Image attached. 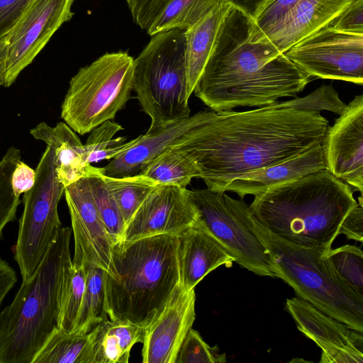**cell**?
Here are the masks:
<instances>
[{"mask_svg": "<svg viewBox=\"0 0 363 363\" xmlns=\"http://www.w3.org/2000/svg\"><path fill=\"white\" fill-rule=\"evenodd\" d=\"M178 257L181 286H195L211 271L221 265L230 267L234 258L197 222L179 234Z\"/></svg>", "mask_w": 363, "mask_h": 363, "instance_id": "ac0fdd59", "label": "cell"}, {"mask_svg": "<svg viewBox=\"0 0 363 363\" xmlns=\"http://www.w3.org/2000/svg\"><path fill=\"white\" fill-rule=\"evenodd\" d=\"M322 146L326 170L362 194V94L356 96L328 127Z\"/></svg>", "mask_w": 363, "mask_h": 363, "instance_id": "2e32d148", "label": "cell"}, {"mask_svg": "<svg viewBox=\"0 0 363 363\" xmlns=\"http://www.w3.org/2000/svg\"><path fill=\"white\" fill-rule=\"evenodd\" d=\"M217 346L211 347L198 331L190 328L179 349L175 363H223L225 353H220Z\"/></svg>", "mask_w": 363, "mask_h": 363, "instance_id": "d590c367", "label": "cell"}, {"mask_svg": "<svg viewBox=\"0 0 363 363\" xmlns=\"http://www.w3.org/2000/svg\"><path fill=\"white\" fill-rule=\"evenodd\" d=\"M285 308L300 332L321 349L320 363H362L363 335L298 296Z\"/></svg>", "mask_w": 363, "mask_h": 363, "instance_id": "9a60e30c", "label": "cell"}, {"mask_svg": "<svg viewBox=\"0 0 363 363\" xmlns=\"http://www.w3.org/2000/svg\"><path fill=\"white\" fill-rule=\"evenodd\" d=\"M196 222L234 258L235 263L255 274L276 277L262 242L243 220L238 200L208 188L189 190Z\"/></svg>", "mask_w": 363, "mask_h": 363, "instance_id": "30bf717a", "label": "cell"}, {"mask_svg": "<svg viewBox=\"0 0 363 363\" xmlns=\"http://www.w3.org/2000/svg\"><path fill=\"white\" fill-rule=\"evenodd\" d=\"M231 5L225 2L185 30L187 95L190 98L212 52L219 28Z\"/></svg>", "mask_w": 363, "mask_h": 363, "instance_id": "603a6c76", "label": "cell"}, {"mask_svg": "<svg viewBox=\"0 0 363 363\" xmlns=\"http://www.w3.org/2000/svg\"><path fill=\"white\" fill-rule=\"evenodd\" d=\"M30 134L53 148L57 177L65 186L101 172V167H94L86 162L84 144L65 123L60 122L51 127L42 122L32 128Z\"/></svg>", "mask_w": 363, "mask_h": 363, "instance_id": "7402d4cb", "label": "cell"}, {"mask_svg": "<svg viewBox=\"0 0 363 363\" xmlns=\"http://www.w3.org/2000/svg\"><path fill=\"white\" fill-rule=\"evenodd\" d=\"M159 185L186 188L193 178H199L194 161L182 150L171 145L149 162L138 173Z\"/></svg>", "mask_w": 363, "mask_h": 363, "instance_id": "484cf974", "label": "cell"}, {"mask_svg": "<svg viewBox=\"0 0 363 363\" xmlns=\"http://www.w3.org/2000/svg\"><path fill=\"white\" fill-rule=\"evenodd\" d=\"M7 42L6 38L0 40V86H4L6 72Z\"/></svg>", "mask_w": 363, "mask_h": 363, "instance_id": "f6af8a7d", "label": "cell"}, {"mask_svg": "<svg viewBox=\"0 0 363 363\" xmlns=\"http://www.w3.org/2000/svg\"><path fill=\"white\" fill-rule=\"evenodd\" d=\"M35 170L21 160L16 164L11 177V186L16 196L20 197L32 189L35 182Z\"/></svg>", "mask_w": 363, "mask_h": 363, "instance_id": "b9f144b4", "label": "cell"}, {"mask_svg": "<svg viewBox=\"0 0 363 363\" xmlns=\"http://www.w3.org/2000/svg\"><path fill=\"white\" fill-rule=\"evenodd\" d=\"M134 59L133 90L155 132L190 116L185 30L157 33Z\"/></svg>", "mask_w": 363, "mask_h": 363, "instance_id": "52a82bcc", "label": "cell"}, {"mask_svg": "<svg viewBox=\"0 0 363 363\" xmlns=\"http://www.w3.org/2000/svg\"><path fill=\"white\" fill-rule=\"evenodd\" d=\"M356 0H298L266 38L281 53L308 35L328 26Z\"/></svg>", "mask_w": 363, "mask_h": 363, "instance_id": "44dd1931", "label": "cell"}, {"mask_svg": "<svg viewBox=\"0 0 363 363\" xmlns=\"http://www.w3.org/2000/svg\"><path fill=\"white\" fill-rule=\"evenodd\" d=\"M252 28V20L230 6L193 92L212 111L268 106L311 81L268 40H253Z\"/></svg>", "mask_w": 363, "mask_h": 363, "instance_id": "7a4b0ae2", "label": "cell"}, {"mask_svg": "<svg viewBox=\"0 0 363 363\" xmlns=\"http://www.w3.org/2000/svg\"><path fill=\"white\" fill-rule=\"evenodd\" d=\"M326 169L322 144L287 160L234 179L225 191L236 193L241 199L257 196L268 189Z\"/></svg>", "mask_w": 363, "mask_h": 363, "instance_id": "ffe728a7", "label": "cell"}, {"mask_svg": "<svg viewBox=\"0 0 363 363\" xmlns=\"http://www.w3.org/2000/svg\"><path fill=\"white\" fill-rule=\"evenodd\" d=\"M343 234L348 239L362 243L363 241V206L362 196L357 203L346 215L340 229L339 235Z\"/></svg>", "mask_w": 363, "mask_h": 363, "instance_id": "60d3db41", "label": "cell"}, {"mask_svg": "<svg viewBox=\"0 0 363 363\" xmlns=\"http://www.w3.org/2000/svg\"><path fill=\"white\" fill-rule=\"evenodd\" d=\"M35 0H0V40L5 38Z\"/></svg>", "mask_w": 363, "mask_h": 363, "instance_id": "f35d334b", "label": "cell"}, {"mask_svg": "<svg viewBox=\"0 0 363 363\" xmlns=\"http://www.w3.org/2000/svg\"><path fill=\"white\" fill-rule=\"evenodd\" d=\"M269 0H227L234 8L240 10L243 13L254 21L260 11Z\"/></svg>", "mask_w": 363, "mask_h": 363, "instance_id": "ee69618b", "label": "cell"}, {"mask_svg": "<svg viewBox=\"0 0 363 363\" xmlns=\"http://www.w3.org/2000/svg\"><path fill=\"white\" fill-rule=\"evenodd\" d=\"M93 330V363H128L131 348L135 343H143L146 328L107 319Z\"/></svg>", "mask_w": 363, "mask_h": 363, "instance_id": "cb8c5ba5", "label": "cell"}, {"mask_svg": "<svg viewBox=\"0 0 363 363\" xmlns=\"http://www.w3.org/2000/svg\"><path fill=\"white\" fill-rule=\"evenodd\" d=\"M284 53L310 77L363 84V34L342 32L326 26Z\"/></svg>", "mask_w": 363, "mask_h": 363, "instance_id": "8fae6325", "label": "cell"}, {"mask_svg": "<svg viewBox=\"0 0 363 363\" xmlns=\"http://www.w3.org/2000/svg\"><path fill=\"white\" fill-rule=\"evenodd\" d=\"M35 170L34 186L23 194V210L13 247L22 280L33 274L62 226L58 204L65 186L57 177L52 147H46Z\"/></svg>", "mask_w": 363, "mask_h": 363, "instance_id": "9c48e42d", "label": "cell"}, {"mask_svg": "<svg viewBox=\"0 0 363 363\" xmlns=\"http://www.w3.org/2000/svg\"><path fill=\"white\" fill-rule=\"evenodd\" d=\"M196 210L189 190L177 186L160 185L145 199L125 226L119 241L165 234H180L195 224Z\"/></svg>", "mask_w": 363, "mask_h": 363, "instance_id": "5bb4252c", "label": "cell"}, {"mask_svg": "<svg viewBox=\"0 0 363 363\" xmlns=\"http://www.w3.org/2000/svg\"><path fill=\"white\" fill-rule=\"evenodd\" d=\"M94 330L79 334L56 328L33 363H93Z\"/></svg>", "mask_w": 363, "mask_h": 363, "instance_id": "d4e9b609", "label": "cell"}, {"mask_svg": "<svg viewBox=\"0 0 363 363\" xmlns=\"http://www.w3.org/2000/svg\"><path fill=\"white\" fill-rule=\"evenodd\" d=\"M21 160V152L17 147H10L0 160V240L6 225L16 219V212L21 203L11 186L13 171Z\"/></svg>", "mask_w": 363, "mask_h": 363, "instance_id": "d6a6232c", "label": "cell"}, {"mask_svg": "<svg viewBox=\"0 0 363 363\" xmlns=\"http://www.w3.org/2000/svg\"><path fill=\"white\" fill-rule=\"evenodd\" d=\"M64 194L71 218L76 267H99L115 278L112 259L115 245L94 203L88 177L65 187Z\"/></svg>", "mask_w": 363, "mask_h": 363, "instance_id": "7c38bea8", "label": "cell"}, {"mask_svg": "<svg viewBox=\"0 0 363 363\" xmlns=\"http://www.w3.org/2000/svg\"><path fill=\"white\" fill-rule=\"evenodd\" d=\"M72 229L61 227L33 274L0 312V363H33L52 333L69 281Z\"/></svg>", "mask_w": 363, "mask_h": 363, "instance_id": "5b68a950", "label": "cell"}, {"mask_svg": "<svg viewBox=\"0 0 363 363\" xmlns=\"http://www.w3.org/2000/svg\"><path fill=\"white\" fill-rule=\"evenodd\" d=\"M134 59L127 52H106L79 69L69 81L61 118L85 135L114 118L130 98Z\"/></svg>", "mask_w": 363, "mask_h": 363, "instance_id": "ba28073f", "label": "cell"}, {"mask_svg": "<svg viewBox=\"0 0 363 363\" xmlns=\"http://www.w3.org/2000/svg\"><path fill=\"white\" fill-rule=\"evenodd\" d=\"M121 130L123 128L120 124L111 121H105L92 130L83 145L86 162L91 164L104 160H112L131 147L138 137L127 143L125 137L114 138Z\"/></svg>", "mask_w": 363, "mask_h": 363, "instance_id": "f546056e", "label": "cell"}, {"mask_svg": "<svg viewBox=\"0 0 363 363\" xmlns=\"http://www.w3.org/2000/svg\"><path fill=\"white\" fill-rule=\"evenodd\" d=\"M179 235L118 241L112 259L116 277L106 272L105 310L111 320L147 328L179 284Z\"/></svg>", "mask_w": 363, "mask_h": 363, "instance_id": "277c9868", "label": "cell"}, {"mask_svg": "<svg viewBox=\"0 0 363 363\" xmlns=\"http://www.w3.org/2000/svg\"><path fill=\"white\" fill-rule=\"evenodd\" d=\"M327 256L339 277L363 298V252L356 245L330 249Z\"/></svg>", "mask_w": 363, "mask_h": 363, "instance_id": "4dcf8cb0", "label": "cell"}, {"mask_svg": "<svg viewBox=\"0 0 363 363\" xmlns=\"http://www.w3.org/2000/svg\"><path fill=\"white\" fill-rule=\"evenodd\" d=\"M239 212L262 242L269 255L276 277L327 315L363 333V298L339 277L323 247L291 243L267 230L255 217L250 206L238 200Z\"/></svg>", "mask_w": 363, "mask_h": 363, "instance_id": "8992f818", "label": "cell"}, {"mask_svg": "<svg viewBox=\"0 0 363 363\" xmlns=\"http://www.w3.org/2000/svg\"><path fill=\"white\" fill-rule=\"evenodd\" d=\"M298 0H269L252 21V38L266 39L286 18Z\"/></svg>", "mask_w": 363, "mask_h": 363, "instance_id": "8d00e7d4", "label": "cell"}, {"mask_svg": "<svg viewBox=\"0 0 363 363\" xmlns=\"http://www.w3.org/2000/svg\"><path fill=\"white\" fill-rule=\"evenodd\" d=\"M103 178L116 202L125 226L148 194L160 186L140 174L122 177L103 174Z\"/></svg>", "mask_w": 363, "mask_h": 363, "instance_id": "f1b7e54d", "label": "cell"}, {"mask_svg": "<svg viewBox=\"0 0 363 363\" xmlns=\"http://www.w3.org/2000/svg\"><path fill=\"white\" fill-rule=\"evenodd\" d=\"M103 171L88 177L91 194L106 228L116 243L122 236L125 224L116 202L103 178Z\"/></svg>", "mask_w": 363, "mask_h": 363, "instance_id": "1f68e13d", "label": "cell"}, {"mask_svg": "<svg viewBox=\"0 0 363 363\" xmlns=\"http://www.w3.org/2000/svg\"><path fill=\"white\" fill-rule=\"evenodd\" d=\"M171 0H126L134 22L148 30Z\"/></svg>", "mask_w": 363, "mask_h": 363, "instance_id": "74e56055", "label": "cell"}, {"mask_svg": "<svg viewBox=\"0 0 363 363\" xmlns=\"http://www.w3.org/2000/svg\"><path fill=\"white\" fill-rule=\"evenodd\" d=\"M269 106L315 112L325 110L340 115L346 108L347 104L340 99L332 85H322L306 96L296 97L286 101H278Z\"/></svg>", "mask_w": 363, "mask_h": 363, "instance_id": "e575fe53", "label": "cell"}, {"mask_svg": "<svg viewBox=\"0 0 363 363\" xmlns=\"http://www.w3.org/2000/svg\"><path fill=\"white\" fill-rule=\"evenodd\" d=\"M328 127V120L315 111L269 106L211 110L172 145L194 161L208 189L225 192L234 179L322 144Z\"/></svg>", "mask_w": 363, "mask_h": 363, "instance_id": "6da1fadb", "label": "cell"}, {"mask_svg": "<svg viewBox=\"0 0 363 363\" xmlns=\"http://www.w3.org/2000/svg\"><path fill=\"white\" fill-rule=\"evenodd\" d=\"M357 203L350 186L324 169L268 189L255 196L250 208L279 238L329 250Z\"/></svg>", "mask_w": 363, "mask_h": 363, "instance_id": "3957f363", "label": "cell"}, {"mask_svg": "<svg viewBox=\"0 0 363 363\" xmlns=\"http://www.w3.org/2000/svg\"><path fill=\"white\" fill-rule=\"evenodd\" d=\"M227 0H171L147 31L150 36L172 29L187 30Z\"/></svg>", "mask_w": 363, "mask_h": 363, "instance_id": "4316f807", "label": "cell"}, {"mask_svg": "<svg viewBox=\"0 0 363 363\" xmlns=\"http://www.w3.org/2000/svg\"><path fill=\"white\" fill-rule=\"evenodd\" d=\"M86 269L72 265L69 281L62 303L58 328L73 333L86 287Z\"/></svg>", "mask_w": 363, "mask_h": 363, "instance_id": "836d02e7", "label": "cell"}, {"mask_svg": "<svg viewBox=\"0 0 363 363\" xmlns=\"http://www.w3.org/2000/svg\"><path fill=\"white\" fill-rule=\"evenodd\" d=\"M194 289L180 285L174 291L158 318L145 330L143 363H175L180 345L196 318Z\"/></svg>", "mask_w": 363, "mask_h": 363, "instance_id": "e0dca14e", "label": "cell"}, {"mask_svg": "<svg viewBox=\"0 0 363 363\" xmlns=\"http://www.w3.org/2000/svg\"><path fill=\"white\" fill-rule=\"evenodd\" d=\"M206 111L190 115L177 123L138 137L136 143L102 167L108 177H122L138 174L152 160L173 145L188 130L200 124Z\"/></svg>", "mask_w": 363, "mask_h": 363, "instance_id": "d6986e66", "label": "cell"}, {"mask_svg": "<svg viewBox=\"0 0 363 363\" xmlns=\"http://www.w3.org/2000/svg\"><path fill=\"white\" fill-rule=\"evenodd\" d=\"M106 272L99 267L86 269V287L73 333L84 334L107 320L105 310Z\"/></svg>", "mask_w": 363, "mask_h": 363, "instance_id": "83f0119b", "label": "cell"}, {"mask_svg": "<svg viewBox=\"0 0 363 363\" xmlns=\"http://www.w3.org/2000/svg\"><path fill=\"white\" fill-rule=\"evenodd\" d=\"M74 0H35L12 30L7 42L4 86L12 85L46 45L53 34L73 16Z\"/></svg>", "mask_w": 363, "mask_h": 363, "instance_id": "4fadbf2b", "label": "cell"}, {"mask_svg": "<svg viewBox=\"0 0 363 363\" xmlns=\"http://www.w3.org/2000/svg\"><path fill=\"white\" fill-rule=\"evenodd\" d=\"M17 281L15 269L6 260L0 258V306Z\"/></svg>", "mask_w": 363, "mask_h": 363, "instance_id": "7bdbcfd3", "label": "cell"}, {"mask_svg": "<svg viewBox=\"0 0 363 363\" xmlns=\"http://www.w3.org/2000/svg\"><path fill=\"white\" fill-rule=\"evenodd\" d=\"M328 26L342 32L363 34V0H356Z\"/></svg>", "mask_w": 363, "mask_h": 363, "instance_id": "ab89813d", "label": "cell"}]
</instances>
